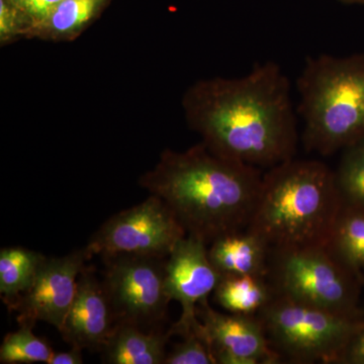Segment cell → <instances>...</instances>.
Segmentation results:
<instances>
[{
  "instance_id": "obj_1",
  "label": "cell",
  "mask_w": 364,
  "mask_h": 364,
  "mask_svg": "<svg viewBox=\"0 0 364 364\" xmlns=\"http://www.w3.org/2000/svg\"><path fill=\"white\" fill-rule=\"evenodd\" d=\"M181 104L189 128L219 156L260 169L296 157L291 81L272 60L256 63L242 77L196 81Z\"/></svg>"
},
{
  "instance_id": "obj_2",
  "label": "cell",
  "mask_w": 364,
  "mask_h": 364,
  "mask_svg": "<svg viewBox=\"0 0 364 364\" xmlns=\"http://www.w3.org/2000/svg\"><path fill=\"white\" fill-rule=\"evenodd\" d=\"M262 177L260 168L219 156L200 142L182 152L163 151L139 184L164 200L188 235L208 245L248 227Z\"/></svg>"
},
{
  "instance_id": "obj_3",
  "label": "cell",
  "mask_w": 364,
  "mask_h": 364,
  "mask_svg": "<svg viewBox=\"0 0 364 364\" xmlns=\"http://www.w3.org/2000/svg\"><path fill=\"white\" fill-rule=\"evenodd\" d=\"M342 207L334 170L293 158L263 174L247 228L272 249L326 246Z\"/></svg>"
},
{
  "instance_id": "obj_4",
  "label": "cell",
  "mask_w": 364,
  "mask_h": 364,
  "mask_svg": "<svg viewBox=\"0 0 364 364\" xmlns=\"http://www.w3.org/2000/svg\"><path fill=\"white\" fill-rule=\"evenodd\" d=\"M296 88L306 152L331 156L364 139V54L309 57Z\"/></svg>"
},
{
  "instance_id": "obj_5",
  "label": "cell",
  "mask_w": 364,
  "mask_h": 364,
  "mask_svg": "<svg viewBox=\"0 0 364 364\" xmlns=\"http://www.w3.org/2000/svg\"><path fill=\"white\" fill-rule=\"evenodd\" d=\"M274 350L296 363H340L364 317L331 312L275 294L259 314Z\"/></svg>"
},
{
  "instance_id": "obj_6",
  "label": "cell",
  "mask_w": 364,
  "mask_h": 364,
  "mask_svg": "<svg viewBox=\"0 0 364 364\" xmlns=\"http://www.w3.org/2000/svg\"><path fill=\"white\" fill-rule=\"evenodd\" d=\"M275 294L331 312L364 317L361 280L326 246L272 249L269 275Z\"/></svg>"
},
{
  "instance_id": "obj_7",
  "label": "cell",
  "mask_w": 364,
  "mask_h": 364,
  "mask_svg": "<svg viewBox=\"0 0 364 364\" xmlns=\"http://www.w3.org/2000/svg\"><path fill=\"white\" fill-rule=\"evenodd\" d=\"M166 259L127 254L104 258L102 284L117 324L158 329L171 301L165 284Z\"/></svg>"
},
{
  "instance_id": "obj_8",
  "label": "cell",
  "mask_w": 364,
  "mask_h": 364,
  "mask_svg": "<svg viewBox=\"0 0 364 364\" xmlns=\"http://www.w3.org/2000/svg\"><path fill=\"white\" fill-rule=\"evenodd\" d=\"M186 235L171 208L159 196L151 195L109 218L85 249L90 259L122 254L167 258Z\"/></svg>"
},
{
  "instance_id": "obj_9",
  "label": "cell",
  "mask_w": 364,
  "mask_h": 364,
  "mask_svg": "<svg viewBox=\"0 0 364 364\" xmlns=\"http://www.w3.org/2000/svg\"><path fill=\"white\" fill-rule=\"evenodd\" d=\"M208 244L186 235L170 252L165 264V284L169 299L181 306V316L169 330L184 336L202 326L198 305L208 301L222 277L208 257Z\"/></svg>"
},
{
  "instance_id": "obj_10",
  "label": "cell",
  "mask_w": 364,
  "mask_h": 364,
  "mask_svg": "<svg viewBox=\"0 0 364 364\" xmlns=\"http://www.w3.org/2000/svg\"><path fill=\"white\" fill-rule=\"evenodd\" d=\"M90 260L85 249L62 257L46 258L31 289L11 309L18 326L33 328L37 322L54 326L60 332L78 289L79 275Z\"/></svg>"
},
{
  "instance_id": "obj_11",
  "label": "cell",
  "mask_w": 364,
  "mask_h": 364,
  "mask_svg": "<svg viewBox=\"0 0 364 364\" xmlns=\"http://www.w3.org/2000/svg\"><path fill=\"white\" fill-rule=\"evenodd\" d=\"M198 316L217 364H274L282 359L259 316L217 312L208 301L198 306Z\"/></svg>"
},
{
  "instance_id": "obj_12",
  "label": "cell",
  "mask_w": 364,
  "mask_h": 364,
  "mask_svg": "<svg viewBox=\"0 0 364 364\" xmlns=\"http://www.w3.org/2000/svg\"><path fill=\"white\" fill-rule=\"evenodd\" d=\"M116 326L104 284L92 267H85L79 275L77 293L60 334L71 346L102 351Z\"/></svg>"
},
{
  "instance_id": "obj_13",
  "label": "cell",
  "mask_w": 364,
  "mask_h": 364,
  "mask_svg": "<svg viewBox=\"0 0 364 364\" xmlns=\"http://www.w3.org/2000/svg\"><path fill=\"white\" fill-rule=\"evenodd\" d=\"M208 257L221 277L269 275L272 248L252 230H238L218 237L208 244Z\"/></svg>"
},
{
  "instance_id": "obj_14",
  "label": "cell",
  "mask_w": 364,
  "mask_h": 364,
  "mask_svg": "<svg viewBox=\"0 0 364 364\" xmlns=\"http://www.w3.org/2000/svg\"><path fill=\"white\" fill-rule=\"evenodd\" d=\"M171 337L161 330H144L128 324H117L102 352L109 364H164L166 344Z\"/></svg>"
},
{
  "instance_id": "obj_15",
  "label": "cell",
  "mask_w": 364,
  "mask_h": 364,
  "mask_svg": "<svg viewBox=\"0 0 364 364\" xmlns=\"http://www.w3.org/2000/svg\"><path fill=\"white\" fill-rule=\"evenodd\" d=\"M326 247L364 286V210L343 205Z\"/></svg>"
},
{
  "instance_id": "obj_16",
  "label": "cell",
  "mask_w": 364,
  "mask_h": 364,
  "mask_svg": "<svg viewBox=\"0 0 364 364\" xmlns=\"http://www.w3.org/2000/svg\"><path fill=\"white\" fill-rule=\"evenodd\" d=\"M267 279L255 275L222 277L214 291L215 301L228 313L258 315L274 296Z\"/></svg>"
},
{
  "instance_id": "obj_17",
  "label": "cell",
  "mask_w": 364,
  "mask_h": 364,
  "mask_svg": "<svg viewBox=\"0 0 364 364\" xmlns=\"http://www.w3.org/2000/svg\"><path fill=\"white\" fill-rule=\"evenodd\" d=\"M46 256L23 247L0 251V294L9 311L33 286Z\"/></svg>"
},
{
  "instance_id": "obj_18",
  "label": "cell",
  "mask_w": 364,
  "mask_h": 364,
  "mask_svg": "<svg viewBox=\"0 0 364 364\" xmlns=\"http://www.w3.org/2000/svg\"><path fill=\"white\" fill-rule=\"evenodd\" d=\"M109 0H62L49 18L30 35L44 39L69 40L90 23Z\"/></svg>"
},
{
  "instance_id": "obj_19",
  "label": "cell",
  "mask_w": 364,
  "mask_h": 364,
  "mask_svg": "<svg viewBox=\"0 0 364 364\" xmlns=\"http://www.w3.org/2000/svg\"><path fill=\"white\" fill-rule=\"evenodd\" d=\"M334 172L343 205L364 210V139L345 148Z\"/></svg>"
},
{
  "instance_id": "obj_20",
  "label": "cell",
  "mask_w": 364,
  "mask_h": 364,
  "mask_svg": "<svg viewBox=\"0 0 364 364\" xmlns=\"http://www.w3.org/2000/svg\"><path fill=\"white\" fill-rule=\"evenodd\" d=\"M54 351L45 340L33 333V328L20 326L9 333L0 347V363L4 364L48 363Z\"/></svg>"
},
{
  "instance_id": "obj_21",
  "label": "cell",
  "mask_w": 364,
  "mask_h": 364,
  "mask_svg": "<svg viewBox=\"0 0 364 364\" xmlns=\"http://www.w3.org/2000/svg\"><path fill=\"white\" fill-rule=\"evenodd\" d=\"M182 338L171 351L167 352L164 364H217L203 324L198 331L188 333Z\"/></svg>"
},
{
  "instance_id": "obj_22",
  "label": "cell",
  "mask_w": 364,
  "mask_h": 364,
  "mask_svg": "<svg viewBox=\"0 0 364 364\" xmlns=\"http://www.w3.org/2000/svg\"><path fill=\"white\" fill-rule=\"evenodd\" d=\"M21 14L28 26V35L44 23L62 0H9Z\"/></svg>"
},
{
  "instance_id": "obj_23",
  "label": "cell",
  "mask_w": 364,
  "mask_h": 364,
  "mask_svg": "<svg viewBox=\"0 0 364 364\" xmlns=\"http://www.w3.org/2000/svg\"><path fill=\"white\" fill-rule=\"evenodd\" d=\"M28 26L20 11L9 1L0 0V42L18 35H28Z\"/></svg>"
},
{
  "instance_id": "obj_24",
  "label": "cell",
  "mask_w": 364,
  "mask_h": 364,
  "mask_svg": "<svg viewBox=\"0 0 364 364\" xmlns=\"http://www.w3.org/2000/svg\"><path fill=\"white\" fill-rule=\"evenodd\" d=\"M340 363L364 364V324L352 335L345 347Z\"/></svg>"
},
{
  "instance_id": "obj_25",
  "label": "cell",
  "mask_w": 364,
  "mask_h": 364,
  "mask_svg": "<svg viewBox=\"0 0 364 364\" xmlns=\"http://www.w3.org/2000/svg\"><path fill=\"white\" fill-rule=\"evenodd\" d=\"M82 349L71 346L70 350L54 352L47 364H82Z\"/></svg>"
},
{
  "instance_id": "obj_26",
  "label": "cell",
  "mask_w": 364,
  "mask_h": 364,
  "mask_svg": "<svg viewBox=\"0 0 364 364\" xmlns=\"http://www.w3.org/2000/svg\"><path fill=\"white\" fill-rule=\"evenodd\" d=\"M345 4H364V0H338Z\"/></svg>"
}]
</instances>
